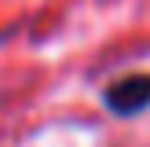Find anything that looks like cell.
<instances>
[{
    "label": "cell",
    "mask_w": 150,
    "mask_h": 147,
    "mask_svg": "<svg viewBox=\"0 0 150 147\" xmlns=\"http://www.w3.org/2000/svg\"><path fill=\"white\" fill-rule=\"evenodd\" d=\"M103 103H106V110L117 114V118L143 114L150 107V74H132V77H121V81H114V85H106Z\"/></svg>",
    "instance_id": "1"
}]
</instances>
